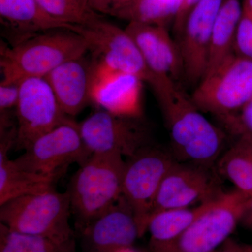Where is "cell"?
Here are the masks:
<instances>
[{"label": "cell", "mask_w": 252, "mask_h": 252, "mask_svg": "<svg viewBox=\"0 0 252 252\" xmlns=\"http://www.w3.org/2000/svg\"><path fill=\"white\" fill-rule=\"evenodd\" d=\"M125 30L154 74L176 83L183 79L178 44L172 39L166 26L129 22Z\"/></svg>", "instance_id": "obj_15"}, {"label": "cell", "mask_w": 252, "mask_h": 252, "mask_svg": "<svg viewBox=\"0 0 252 252\" xmlns=\"http://www.w3.org/2000/svg\"><path fill=\"white\" fill-rule=\"evenodd\" d=\"M190 97L202 112L217 119L236 112L252 98V61L232 55L203 78Z\"/></svg>", "instance_id": "obj_7"}, {"label": "cell", "mask_w": 252, "mask_h": 252, "mask_svg": "<svg viewBox=\"0 0 252 252\" xmlns=\"http://www.w3.org/2000/svg\"><path fill=\"white\" fill-rule=\"evenodd\" d=\"M240 223L252 232V197L247 202Z\"/></svg>", "instance_id": "obj_32"}, {"label": "cell", "mask_w": 252, "mask_h": 252, "mask_svg": "<svg viewBox=\"0 0 252 252\" xmlns=\"http://www.w3.org/2000/svg\"><path fill=\"white\" fill-rule=\"evenodd\" d=\"M14 161L18 167L44 175H62L69 165L79 166L91 154L86 148L79 124L71 118L36 138Z\"/></svg>", "instance_id": "obj_9"}, {"label": "cell", "mask_w": 252, "mask_h": 252, "mask_svg": "<svg viewBox=\"0 0 252 252\" xmlns=\"http://www.w3.org/2000/svg\"><path fill=\"white\" fill-rule=\"evenodd\" d=\"M234 53L252 61V21L243 14L235 34Z\"/></svg>", "instance_id": "obj_27"}, {"label": "cell", "mask_w": 252, "mask_h": 252, "mask_svg": "<svg viewBox=\"0 0 252 252\" xmlns=\"http://www.w3.org/2000/svg\"><path fill=\"white\" fill-rule=\"evenodd\" d=\"M158 103L176 158L204 167L216 165L224 152L225 131L210 122L178 85Z\"/></svg>", "instance_id": "obj_1"}, {"label": "cell", "mask_w": 252, "mask_h": 252, "mask_svg": "<svg viewBox=\"0 0 252 252\" xmlns=\"http://www.w3.org/2000/svg\"><path fill=\"white\" fill-rule=\"evenodd\" d=\"M223 130L239 136L252 132V98L236 112L218 119Z\"/></svg>", "instance_id": "obj_26"}, {"label": "cell", "mask_w": 252, "mask_h": 252, "mask_svg": "<svg viewBox=\"0 0 252 252\" xmlns=\"http://www.w3.org/2000/svg\"><path fill=\"white\" fill-rule=\"evenodd\" d=\"M223 1L200 0L178 36L183 79L188 85L196 87L206 74L212 30Z\"/></svg>", "instance_id": "obj_13"}, {"label": "cell", "mask_w": 252, "mask_h": 252, "mask_svg": "<svg viewBox=\"0 0 252 252\" xmlns=\"http://www.w3.org/2000/svg\"><path fill=\"white\" fill-rule=\"evenodd\" d=\"M44 78L68 117L77 116L91 102L90 63L84 57L63 63Z\"/></svg>", "instance_id": "obj_17"}, {"label": "cell", "mask_w": 252, "mask_h": 252, "mask_svg": "<svg viewBox=\"0 0 252 252\" xmlns=\"http://www.w3.org/2000/svg\"><path fill=\"white\" fill-rule=\"evenodd\" d=\"M141 119L123 117L100 109L79 126L91 155L116 154L130 158L150 144L148 129Z\"/></svg>", "instance_id": "obj_10"}, {"label": "cell", "mask_w": 252, "mask_h": 252, "mask_svg": "<svg viewBox=\"0 0 252 252\" xmlns=\"http://www.w3.org/2000/svg\"><path fill=\"white\" fill-rule=\"evenodd\" d=\"M242 14V4L239 0H223L214 23L205 77L235 54V34Z\"/></svg>", "instance_id": "obj_19"}, {"label": "cell", "mask_w": 252, "mask_h": 252, "mask_svg": "<svg viewBox=\"0 0 252 252\" xmlns=\"http://www.w3.org/2000/svg\"><path fill=\"white\" fill-rule=\"evenodd\" d=\"M199 1L200 0H182L180 9L172 24L174 33L177 37H178L180 33L182 32L189 13Z\"/></svg>", "instance_id": "obj_30"}, {"label": "cell", "mask_w": 252, "mask_h": 252, "mask_svg": "<svg viewBox=\"0 0 252 252\" xmlns=\"http://www.w3.org/2000/svg\"><path fill=\"white\" fill-rule=\"evenodd\" d=\"M79 231L84 252H116L132 248L142 236L134 212L123 195Z\"/></svg>", "instance_id": "obj_14"}, {"label": "cell", "mask_w": 252, "mask_h": 252, "mask_svg": "<svg viewBox=\"0 0 252 252\" xmlns=\"http://www.w3.org/2000/svg\"><path fill=\"white\" fill-rule=\"evenodd\" d=\"M47 14L68 24H83L94 11L83 4L81 0H36Z\"/></svg>", "instance_id": "obj_25"}, {"label": "cell", "mask_w": 252, "mask_h": 252, "mask_svg": "<svg viewBox=\"0 0 252 252\" xmlns=\"http://www.w3.org/2000/svg\"><path fill=\"white\" fill-rule=\"evenodd\" d=\"M71 215L67 192L61 193L54 189L13 199L0 205V221L8 228L76 248L75 234L69 223Z\"/></svg>", "instance_id": "obj_4"}, {"label": "cell", "mask_w": 252, "mask_h": 252, "mask_svg": "<svg viewBox=\"0 0 252 252\" xmlns=\"http://www.w3.org/2000/svg\"><path fill=\"white\" fill-rule=\"evenodd\" d=\"M0 252H77L46 237L11 229L0 223Z\"/></svg>", "instance_id": "obj_24"}, {"label": "cell", "mask_w": 252, "mask_h": 252, "mask_svg": "<svg viewBox=\"0 0 252 252\" xmlns=\"http://www.w3.org/2000/svg\"><path fill=\"white\" fill-rule=\"evenodd\" d=\"M61 175H44L23 170L9 158H0V205L13 199L54 189Z\"/></svg>", "instance_id": "obj_20"}, {"label": "cell", "mask_w": 252, "mask_h": 252, "mask_svg": "<svg viewBox=\"0 0 252 252\" xmlns=\"http://www.w3.org/2000/svg\"><path fill=\"white\" fill-rule=\"evenodd\" d=\"M143 84L133 74L118 71L91 87V102L117 115L141 118Z\"/></svg>", "instance_id": "obj_18"}, {"label": "cell", "mask_w": 252, "mask_h": 252, "mask_svg": "<svg viewBox=\"0 0 252 252\" xmlns=\"http://www.w3.org/2000/svg\"><path fill=\"white\" fill-rule=\"evenodd\" d=\"M214 252H252V244L241 243L230 237Z\"/></svg>", "instance_id": "obj_31"}, {"label": "cell", "mask_w": 252, "mask_h": 252, "mask_svg": "<svg viewBox=\"0 0 252 252\" xmlns=\"http://www.w3.org/2000/svg\"><path fill=\"white\" fill-rule=\"evenodd\" d=\"M20 84H0V112L16 109L19 97Z\"/></svg>", "instance_id": "obj_29"}, {"label": "cell", "mask_w": 252, "mask_h": 252, "mask_svg": "<svg viewBox=\"0 0 252 252\" xmlns=\"http://www.w3.org/2000/svg\"><path fill=\"white\" fill-rule=\"evenodd\" d=\"M176 161L171 154L151 144L126 161L122 195L134 212L142 235L147 232L162 180Z\"/></svg>", "instance_id": "obj_8"}, {"label": "cell", "mask_w": 252, "mask_h": 252, "mask_svg": "<svg viewBox=\"0 0 252 252\" xmlns=\"http://www.w3.org/2000/svg\"><path fill=\"white\" fill-rule=\"evenodd\" d=\"M116 252H137L133 250L132 248H127L122 249V250H119V251Z\"/></svg>", "instance_id": "obj_34"}, {"label": "cell", "mask_w": 252, "mask_h": 252, "mask_svg": "<svg viewBox=\"0 0 252 252\" xmlns=\"http://www.w3.org/2000/svg\"><path fill=\"white\" fill-rule=\"evenodd\" d=\"M126 161L119 154H94L72 176L67 192L79 230L108 210L123 195Z\"/></svg>", "instance_id": "obj_3"}, {"label": "cell", "mask_w": 252, "mask_h": 252, "mask_svg": "<svg viewBox=\"0 0 252 252\" xmlns=\"http://www.w3.org/2000/svg\"><path fill=\"white\" fill-rule=\"evenodd\" d=\"M69 30L86 39L91 54L99 55L116 69L133 74L149 84L158 101L168 95L177 86L175 81L154 74L125 28L109 22L102 15L94 13L83 24L71 25Z\"/></svg>", "instance_id": "obj_5"}, {"label": "cell", "mask_w": 252, "mask_h": 252, "mask_svg": "<svg viewBox=\"0 0 252 252\" xmlns=\"http://www.w3.org/2000/svg\"><path fill=\"white\" fill-rule=\"evenodd\" d=\"M250 198L236 189L223 192L178 238L162 245H151L152 252H215L240 223Z\"/></svg>", "instance_id": "obj_6"}, {"label": "cell", "mask_w": 252, "mask_h": 252, "mask_svg": "<svg viewBox=\"0 0 252 252\" xmlns=\"http://www.w3.org/2000/svg\"><path fill=\"white\" fill-rule=\"evenodd\" d=\"M215 200L194 207L171 209L154 214L147 224L150 245H162L178 238L212 206Z\"/></svg>", "instance_id": "obj_22"}, {"label": "cell", "mask_w": 252, "mask_h": 252, "mask_svg": "<svg viewBox=\"0 0 252 252\" xmlns=\"http://www.w3.org/2000/svg\"><path fill=\"white\" fill-rule=\"evenodd\" d=\"M136 0H89L88 7L99 15L113 16L124 6Z\"/></svg>", "instance_id": "obj_28"}, {"label": "cell", "mask_w": 252, "mask_h": 252, "mask_svg": "<svg viewBox=\"0 0 252 252\" xmlns=\"http://www.w3.org/2000/svg\"><path fill=\"white\" fill-rule=\"evenodd\" d=\"M219 173L235 185V189L252 197V132L239 136L217 162Z\"/></svg>", "instance_id": "obj_21"}, {"label": "cell", "mask_w": 252, "mask_h": 252, "mask_svg": "<svg viewBox=\"0 0 252 252\" xmlns=\"http://www.w3.org/2000/svg\"><path fill=\"white\" fill-rule=\"evenodd\" d=\"M212 168L176 161L162 180L151 217L163 210L202 205L220 197L224 191Z\"/></svg>", "instance_id": "obj_12"}, {"label": "cell", "mask_w": 252, "mask_h": 252, "mask_svg": "<svg viewBox=\"0 0 252 252\" xmlns=\"http://www.w3.org/2000/svg\"><path fill=\"white\" fill-rule=\"evenodd\" d=\"M81 1H82L83 4H84V6H87V7H88L87 4H88V1H89V0H81Z\"/></svg>", "instance_id": "obj_35"}, {"label": "cell", "mask_w": 252, "mask_h": 252, "mask_svg": "<svg viewBox=\"0 0 252 252\" xmlns=\"http://www.w3.org/2000/svg\"><path fill=\"white\" fill-rule=\"evenodd\" d=\"M15 115L17 150H26L36 138L71 119L44 77L28 78L20 83Z\"/></svg>", "instance_id": "obj_11"}, {"label": "cell", "mask_w": 252, "mask_h": 252, "mask_svg": "<svg viewBox=\"0 0 252 252\" xmlns=\"http://www.w3.org/2000/svg\"><path fill=\"white\" fill-rule=\"evenodd\" d=\"M243 14L252 21V0H244L242 4Z\"/></svg>", "instance_id": "obj_33"}, {"label": "cell", "mask_w": 252, "mask_h": 252, "mask_svg": "<svg viewBox=\"0 0 252 252\" xmlns=\"http://www.w3.org/2000/svg\"><path fill=\"white\" fill-rule=\"evenodd\" d=\"M182 0H136L118 11L113 17L127 22L154 26L173 24L180 9Z\"/></svg>", "instance_id": "obj_23"}, {"label": "cell", "mask_w": 252, "mask_h": 252, "mask_svg": "<svg viewBox=\"0 0 252 252\" xmlns=\"http://www.w3.org/2000/svg\"><path fill=\"white\" fill-rule=\"evenodd\" d=\"M0 19L10 46L44 32L69 30L72 25L50 16L36 0H0Z\"/></svg>", "instance_id": "obj_16"}, {"label": "cell", "mask_w": 252, "mask_h": 252, "mask_svg": "<svg viewBox=\"0 0 252 252\" xmlns=\"http://www.w3.org/2000/svg\"><path fill=\"white\" fill-rule=\"evenodd\" d=\"M89 52L86 39L68 29L52 30L10 46L1 41V84H20L24 79L45 77L63 63Z\"/></svg>", "instance_id": "obj_2"}]
</instances>
